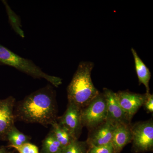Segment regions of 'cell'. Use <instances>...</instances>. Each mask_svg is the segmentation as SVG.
Instances as JSON below:
<instances>
[{
	"label": "cell",
	"mask_w": 153,
	"mask_h": 153,
	"mask_svg": "<svg viewBox=\"0 0 153 153\" xmlns=\"http://www.w3.org/2000/svg\"><path fill=\"white\" fill-rule=\"evenodd\" d=\"M88 149L89 146L86 141H80L76 139L63 148L62 153H87Z\"/></svg>",
	"instance_id": "obj_16"
},
{
	"label": "cell",
	"mask_w": 153,
	"mask_h": 153,
	"mask_svg": "<svg viewBox=\"0 0 153 153\" xmlns=\"http://www.w3.org/2000/svg\"><path fill=\"white\" fill-rule=\"evenodd\" d=\"M131 51L134 60L136 71L138 78L139 83L140 85L143 84L144 85L147 93H150L149 83L151 77L150 71L137 54L136 50L132 48Z\"/></svg>",
	"instance_id": "obj_12"
},
{
	"label": "cell",
	"mask_w": 153,
	"mask_h": 153,
	"mask_svg": "<svg viewBox=\"0 0 153 153\" xmlns=\"http://www.w3.org/2000/svg\"><path fill=\"white\" fill-rule=\"evenodd\" d=\"M31 137L20 131L16 126H14L7 134V140L10 143L7 147L12 146H22L26 143H29Z\"/></svg>",
	"instance_id": "obj_15"
},
{
	"label": "cell",
	"mask_w": 153,
	"mask_h": 153,
	"mask_svg": "<svg viewBox=\"0 0 153 153\" xmlns=\"http://www.w3.org/2000/svg\"><path fill=\"white\" fill-rule=\"evenodd\" d=\"M7 153H16L14 152H11V151H8Z\"/></svg>",
	"instance_id": "obj_21"
},
{
	"label": "cell",
	"mask_w": 153,
	"mask_h": 153,
	"mask_svg": "<svg viewBox=\"0 0 153 153\" xmlns=\"http://www.w3.org/2000/svg\"><path fill=\"white\" fill-rule=\"evenodd\" d=\"M51 126V131L63 149L67 146L72 141L76 140L66 128L58 123L57 121L52 123Z\"/></svg>",
	"instance_id": "obj_13"
},
{
	"label": "cell",
	"mask_w": 153,
	"mask_h": 153,
	"mask_svg": "<svg viewBox=\"0 0 153 153\" xmlns=\"http://www.w3.org/2000/svg\"></svg>",
	"instance_id": "obj_22"
},
{
	"label": "cell",
	"mask_w": 153,
	"mask_h": 153,
	"mask_svg": "<svg viewBox=\"0 0 153 153\" xmlns=\"http://www.w3.org/2000/svg\"><path fill=\"white\" fill-rule=\"evenodd\" d=\"M115 124L106 120L89 131L86 141L89 147L104 146L111 143Z\"/></svg>",
	"instance_id": "obj_10"
},
{
	"label": "cell",
	"mask_w": 153,
	"mask_h": 153,
	"mask_svg": "<svg viewBox=\"0 0 153 153\" xmlns=\"http://www.w3.org/2000/svg\"><path fill=\"white\" fill-rule=\"evenodd\" d=\"M8 151V150L5 147L0 148V153H7Z\"/></svg>",
	"instance_id": "obj_20"
},
{
	"label": "cell",
	"mask_w": 153,
	"mask_h": 153,
	"mask_svg": "<svg viewBox=\"0 0 153 153\" xmlns=\"http://www.w3.org/2000/svg\"><path fill=\"white\" fill-rule=\"evenodd\" d=\"M63 148L50 131L42 141L40 153H61Z\"/></svg>",
	"instance_id": "obj_14"
},
{
	"label": "cell",
	"mask_w": 153,
	"mask_h": 153,
	"mask_svg": "<svg viewBox=\"0 0 153 153\" xmlns=\"http://www.w3.org/2000/svg\"><path fill=\"white\" fill-rule=\"evenodd\" d=\"M0 63L13 67L33 78L45 79L55 87L62 84L61 78L47 74L32 60L19 56L1 44Z\"/></svg>",
	"instance_id": "obj_3"
},
{
	"label": "cell",
	"mask_w": 153,
	"mask_h": 153,
	"mask_svg": "<svg viewBox=\"0 0 153 153\" xmlns=\"http://www.w3.org/2000/svg\"><path fill=\"white\" fill-rule=\"evenodd\" d=\"M57 121L60 125L68 131L75 139L78 140L83 126L81 120V108L70 102L63 115L57 118Z\"/></svg>",
	"instance_id": "obj_6"
},
{
	"label": "cell",
	"mask_w": 153,
	"mask_h": 153,
	"mask_svg": "<svg viewBox=\"0 0 153 153\" xmlns=\"http://www.w3.org/2000/svg\"><path fill=\"white\" fill-rule=\"evenodd\" d=\"M133 149L134 152H144L153 150L152 119L139 122L131 125Z\"/></svg>",
	"instance_id": "obj_5"
},
{
	"label": "cell",
	"mask_w": 153,
	"mask_h": 153,
	"mask_svg": "<svg viewBox=\"0 0 153 153\" xmlns=\"http://www.w3.org/2000/svg\"><path fill=\"white\" fill-rule=\"evenodd\" d=\"M16 103V99L13 96L0 99V140H7V134L15 126Z\"/></svg>",
	"instance_id": "obj_7"
},
{
	"label": "cell",
	"mask_w": 153,
	"mask_h": 153,
	"mask_svg": "<svg viewBox=\"0 0 153 153\" xmlns=\"http://www.w3.org/2000/svg\"><path fill=\"white\" fill-rule=\"evenodd\" d=\"M144 106L146 111L149 113L153 112V95L150 93H146V97L143 104Z\"/></svg>",
	"instance_id": "obj_19"
},
{
	"label": "cell",
	"mask_w": 153,
	"mask_h": 153,
	"mask_svg": "<svg viewBox=\"0 0 153 153\" xmlns=\"http://www.w3.org/2000/svg\"><path fill=\"white\" fill-rule=\"evenodd\" d=\"M14 113L16 121L39 123L44 126L51 125L57 118L54 88L49 84L27 96L16 103Z\"/></svg>",
	"instance_id": "obj_1"
},
{
	"label": "cell",
	"mask_w": 153,
	"mask_h": 153,
	"mask_svg": "<svg viewBox=\"0 0 153 153\" xmlns=\"http://www.w3.org/2000/svg\"><path fill=\"white\" fill-rule=\"evenodd\" d=\"M87 153H116L111 143L104 146L89 147Z\"/></svg>",
	"instance_id": "obj_18"
},
{
	"label": "cell",
	"mask_w": 153,
	"mask_h": 153,
	"mask_svg": "<svg viewBox=\"0 0 153 153\" xmlns=\"http://www.w3.org/2000/svg\"><path fill=\"white\" fill-rule=\"evenodd\" d=\"M10 148H13L19 153H39L38 147L30 142L26 143L19 146H12Z\"/></svg>",
	"instance_id": "obj_17"
},
{
	"label": "cell",
	"mask_w": 153,
	"mask_h": 153,
	"mask_svg": "<svg viewBox=\"0 0 153 153\" xmlns=\"http://www.w3.org/2000/svg\"><path fill=\"white\" fill-rule=\"evenodd\" d=\"M94 67L92 62H80L67 87L68 102L75 104L81 109L87 106L100 93L91 79Z\"/></svg>",
	"instance_id": "obj_2"
},
{
	"label": "cell",
	"mask_w": 153,
	"mask_h": 153,
	"mask_svg": "<svg viewBox=\"0 0 153 153\" xmlns=\"http://www.w3.org/2000/svg\"><path fill=\"white\" fill-rule=\"evenodd\" d=\"M116 94L121 107L128 118L131 120L134 115L143 106L146 94H140L128 91H118Z\"/></svg>",
	"instance_id": "obj_9"
},
{
	"label": "cell",
	"mask_w": 153,
	"mask_h": 153,
	"mask_svg": "<svg viewBox=\"0 0 153 153\" xmlns=\"http://www.w3.org/2000/svg\"><path fill=\"white\" fill-rule=\"evenodd\" d=\"M131 124H115L111 143L116 153H120L123 148L132 142Z\"/></svg>",
	"instance_id": "obj_11"
},
{
	"label": "cell",
	"mask_w": 153,
	"mask_h": 153,
	"mask_svg": "<svg viewBox=\"0 0 153 153\" xmlns=\"http://www.w3.org/2000/svg\"><path fill=\"white\" fill-rule=\"evenodd\" d=\"M107 105V120L114 124H131V120L121 107L116 93L110 89L104 88L103 92Z\"/></svg>",
	"instance_id": "obj_8"
},
{
	"label": "cell",
	"mask_w": 153,
	"mask_h": 153,
	"mask_svg": "<svg viewBox=\"0 0 153 153\" xmlns=\"http://www.w3.org/2000/svg\"><path fill=\"white\" fill-rule=\"evenodd\" d=\"M107 116L105 97L102 92H100L87 106L81 109L82 126L89 131L105 122Z\"/></svg>",
	"instance_id": "obj_4"
}]
</instances>
